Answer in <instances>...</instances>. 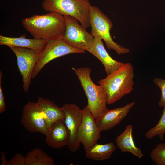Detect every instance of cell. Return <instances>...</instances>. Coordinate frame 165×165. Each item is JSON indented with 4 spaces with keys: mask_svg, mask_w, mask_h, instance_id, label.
<instances>
[{
    "mask_svg": "<svg viewBox=\"0 0 165 165\" xmlns=\"http://www.w3.org/2000/svg\"><path fill=\"white\" fill-rule=\"evenodd\" d=\"M23 27L34 38L45 40L63 38L66 29L64 16L49 12L34 15L22 20Z\"/></svg>",
    "mask_w": 165,
    "mask_h": 165,
    "instance_id": "1",
    "label": "cell"
},
{
    "mask_svg": "<svg viewBox=\"0 0 165 165\" xmlns=\"http://www.w3.org/2000/svg\"><path fill=\"white\" fill-rule=\"evenodd\" d=\"M134 76L133 65L131 63H126L98 81L106 93L108 104L115 103L133 90Z\"/></svg>",
    "mask_w": 165,
    "mask_h": 165,
    "instance_id": "2",
    "label": "cell"
},
{
    "mask_svg": "<svg viewBox=\"0 0 165 165\" xmlns=\"http://www.w3.org/2000/svg\"><path fill=\"white\" fill-rule=\"evenodd\" d=\"M79 79L88 100L87 106L96 120L100 118L108 109L107 96L102 87L96 85L90 77L91 70L88 67L72 68Z\"/></svg>",
    "mask_w": 165,
    "mask_h": 165,
    "instance_id": "3",
    "label": "cell"
},
{
    "mask_svg": "<svg viewBox=\"0 0 165 165\" xmlns=\"http://www.w3.org/2000/svg\"><path fill=\"white\" fill-rule=\"evenodd\" d=\"M88 0H44L42 6L49 12L58 13L63 16H70L76 19L86 29L90 27Z\"/></svg>",
    "mask_w": 165,
    "mask_h": 165,
    "instance_id": "4",
    "label": "cell"
},
{
    "mask_svg": "<svg viewBox=\"0 0 165 165\" xmlns=\"http://www.w3.org/2000/svg\"><path fill=\"white\" fill-rule=\"evenodd\" d=\"M90 21L93 35H97L105 42L108 49L115 50L119 55L126 54L130 50L115 42L110 34L113 27L110 19L98 7L91 6L90 11Z\"/></svg>",
    "mask_w": 165,
    "mask_h": 165,
    "instance_id": "5",
    "label": "cell"
},
{
    "mask_svg": "<svg viewBox=\"0 0 165 165\" xmlns=\"http://www.w3.org/2000/svg\"><path fill=\"white\" fill-rule=\"evenodd\" d=\"M85 52L84 50L71 46L63 38L46 40L43 50L39 54L32 78H35L47 64L56 58L70 54L82 53Z\"/></svg>",
    "mask_w": 165,
    "mask_h": 165,
    "instance_id": "6",
    "label": "cell"
},
{
    "mask_svg": "<svg viewBox=\"0 0 165 165\" xmlns=\"http://www.w3.org/2000/svg\"><path fill=\"white\" fill-rule=\"evenodd\" d=\"M66 29L63 39L71 46L76 49L87 51L92 46L94 37L89 33L76 18L64 16Z\"/></svg>",
    "mask_w": 165,
    "mask_h": 165,
    "instance_id": "7",
    "label": "cell"
},
{
    "mask_svg": "<svg viewBox=\"0 0 165 165\" xmlns=\"http://www.w3.org/2000/svg\"><path fill=\"white\" fill-rule=\"evenodd\" d=\"M9 47L16 57L18 68L23 80V88L27 93L29 90L33 71L40 52L26 48Z\"/></svg>",
    "mask_w": 165,
    "mask_h": 165,
    "instance_id": "8",
    "label": "cell"
},
{
    "mask_svg": "<svg viewBox=\"0 0 165 165\" xmlns=\"http://www.w3.org/2000/svg\"><path fill=\"white\" fill-rule=\"evenodd\" d=\"M81 124L77 134L79 142L83 145L85 150L97 143L101 136V131L96 120L87 105L82 109Z\"/></svg>",
    "mask_w": 165,
    "mask_h": 165,
    "instance_id": "9",
    "label": "cell"
},
{
    "mask_svg": "<svg viewBox=\"0 0 165 165\" xmlns=\"http://www.w3.org/2000/svg\"><path fill=\"white\" fill-rule=\"evenodd\" d=\"M21 122L30 132H39L45 136L48 133L43 113L36 102L29 101L24 105Z\"/></svg>",
    "mask_w": 165,
    "mask_h": 165,
    "instance_id": "10",
    "label": "cell"
},
{
    "mask_svg": "<svg viewBox=\"0 0 165 165\" xmlns=\"http://www.w3.org/2000/svg\"><path fill=\"white\" fill-rule=\"evenodd\" d=\"M61 107L64 115L65 123L70 134V141L68 146L71 151L75 152L79 148L81 144L77 140V134L81 123L82 110L73 103L66 104Z\"/></svg>",
    "mask_w": 165,
    "mask_h": 165,
    "instance_id": "11",
    "label": "cell"
},
{
    "mask_svg": "<svg viewBox=\"0 0 165 165\" xmlns=\"http://www.w3.org/2000/svg\"><path fill=\"white\" fill-rule=\"evenodd\" d=\"M135 102L115 109H108L102 117L96 120V124L101 131L110 130L119 124L126 117L134 105Z\"/></svg>",
    "mask_w": 165,
    "mask_h": 165,
    "instance_id": "12",
    "label": "cell"
},
{
    "mask_svg": "<svg viewBox=\"0 0 165 165\" xmlns=\"http://www.w3.org/2000/svg\"><path fill=\"white\" fill-rule=\"evenodd\" d=\"M46 136V143L52 148L58 149L68 146L70 136L65 123L64 118L54 123Z\"/></svg>",
    "mask_w": 165,
    "mask_h": 165,
    "instance_id": "13",
    "label": "cell"
},
{
    "mask_svg": "<svg viewBox=\"0 0 165 165\" xmlns=\"http://www.w3.org/2000/svg\"><path fill=\"white\" fill-rule=\"evenodd\" d=\"M94 41L92 47L87 51L97 59L103 64L105 70L109 75L119 69L125 63L119 62L113 59L105 49L102 39L97 35H94Z\"/></svg>",
    "mask_w": 165,
    "mask_h": 165,
    "instance_id": "14",
    "label": "cell"
},
{
    "mask_svg": "<svg viewBox=\"0 0 165 165\" xmlns=\"http://www.w3.org/2000/svg\"><path fill=\"white\" fill-rule=\"evenodd\" d=\"M36 102L43 113L48 130L54 123L64 118L61 107H58L53 101L38 97Z\"/></svg>",
    "mask_w": 165,
    "mask_h": 165,
    "instance_id": "15",
    "label": "cell"
},
{
    "mask_svg": "<svg viewBox=\"0 0 165 165\" xmlns=\"http://www.w3.org/2000/svg\"><path fill=\"white\" fill-rule=\"evenodd\" d=\"M46 42V40L42 39H29L24 36L13 37L0 35L1 45L26 48L40 53L43 50Z\"/></svg>",
    "mask_w": 165,
    "mask_h": 165,
    "instance_id": "16",
    "label": "cell"
},
{
    "mask_svg": "<svg viewBox=\"0 0 165 165\" xmlns=\"http://www.w3.org/2000/svg\"><path fill=\"white\" fill-rule=\"evenodd\" d=\"M133 126L128 125L124 131L116 139V147L123 152L130 153L139 159L143 156L141 149L135 145L133 138Z\"/></svg>",
    "mask_w": 165,
    "mask_h": 165,
    "instance_id": "17",
    "label": "cell"
},
{
    "mask_svg": "<svg viewBox=\"0 0 165 165\" xmlns=\"http://www.w3.org/2000/svg\"><path fill=\"white\" fill-rule=\"evenodd\" d=\"M116 148L112 142L104 144L96 143L85 150L86 156L89 159L97 161L109 159Z\"/></svg>",
    "mask_w": 165,
    "mask_h": 165,
    "instance_id": "18",
    "label": "cell"
},
{
    "mask_svg": "<svg viewBox=\"0 0 165 165\" xmlns=\"http://www.w3.org/2000/svg\"><path fill=\"white\" fill-rule=\"evenodd\" d=\"M26 165H54L53 158L40 148H36L26 155Z\"/></svg>",
    "mask_w": 165,
    "mask_h": 165,
    "instance_id": "19",
    "label": "cell"
},
{
    "mask_svg": "<svg viewBox=\"0 0 165 165\" xmlns=\"http://www.w3.org/2000/svg\"><path fill=\"white\" fill-rule=\"evenodd\" d=\"M163 108L162 115L157 123L145 133V136L147 138L151 139L157 136L161 141L164 140L165 133V106Z\"/></svg>",
    "mask_w": 165,
    "mask_h": 165,
    "instance_id": "20",
    "label": "cell"
},
{
    "mask_svg": "<svg viewBox=\"0 0 165 165\" xmlns=\"http://www.w3.org/2000/svg\"><path fill=\"white\" fill-rule=\"evenodd\" d=\"M150 157L156 165H165V143L157 144L151 151Z\"/></svg>",
    "mask_w": 165,
    "mask_h": 165,
    "instance_id": "21",
    "label": "cell"
},
{
    "mask_svg": "<svg viewBox=\"0 0 165 165\" xmlns=\"http://www.w3.org/2000/svg\"><path fill=\"white\" fill-rule=\"evenodd\" d=\"M153 82L161 90V97L158 104L160 107H163L165 106V79L161 78H155L153 80Z\"/></svg>",
    "mask_w": 165,
    "mask_h": 165,
    "instance_id": "22",
    "label": "cell"
},
{
    "mask_svg": "<svg viewBox=\"0 0 165 165\" xmlns=\"http://www.w3.org/2000/svg\"><path fill=\"white\" fill-rule=\"evenodd\" d=\"M9 165H26V156L16 153L9 161Z\"/></svg>",
    "mask_w": 165,
    "mask_h": 165,
    "instance_id": "23",
    "label": "cell"
},
{
    "mask_svg": "<svg viewBox=\"0 0 165 165\" xmlns=\"http://www.w3.org/2000/svg\"><path fill=\"white\" fill-rule=\"evenodd\" d=\"M3 74L2 72L0 71V113H2L6 110V105L5 101V97L3 93L1 86L2 79Z\"/></svg>",
    "mask_w": 165,
    "mask_h": 165,
    "instance_id": "24",
    "label": "cell"
},
{
    "mask_svg": "<svg viewBox=\"0 0 165 165\" xmlns=\"http://www.w3.org/2000/svg\"><path fill=\"white\" fill-rule=\"evenodd\" d=\"M1 162L2 165H8L9 161H8L6 158V157L4 152H1Z\"/></svg>",
    "mask_w": 165,
    "mask_h": 165,
    "instance_id": "25",
    "label": "cell"
},
{
    "mask_svg": "<svg viewBox=\"0 0 165 165\" xmlns=\"http://www.w3.org/2000/svg\"><path fill=\"white\" fill-rule=\"evenodd\" d=\"M88 0L89 1L90 0Z\"/></svg>",
    "mask_w": 165,
    "mask_h": 165,
    "instance_id": "26",
    "label": "cell"
}]
</instances>
